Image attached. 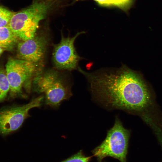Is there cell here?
<instances>
[{
    "label": "cell",
    "mask_w": 162,
    "mask_h": 162,
    "mask_svg": "<svg viewBox=\"0 0 162 162\" xmlns=\"http://www.w3.org/2000/svg\"><path fill=\"white\" fill-rule=\"evenodd\" d=\"M79 70L87 79L92 92L108 106L140 113L152 103L146 85L137 74L124 65L116 69L92 73Z\"/></svg>",
    "instance_id": "obj_1"
},
{
    "label": "cell",
    "mask_w": 162,
    "mask_h": 162,
    "mask_svg": "<svg viewBox=\"0 0 162 162\" xmlns=\"http://www.w3.org/2000/svg\"><path fill=\"white\" fill-rule=\"evenodd\" d=\"M63 0H33L27 7L16 12L9 26L20 40L33 37L40 22L63 5Z\"/></svg>",
    "instance_id": "obj_2"
},
{
    "label": "cell",
    "mask_w": 162,
    "mask_h": 162,
    "mask_svg": "<svg viewBox=\"0 0 162 162\" xmlns=\"http://www.w3.org/2000/svg\"><path fill=\"white\" fill-rule=\"evenodd\" d=\"M34 90L44 94L46 104L58 106L63 100L72 95L70 87L57 71L50 70L38 74L33 81Z\"/></svg>",
    "instance_id": "obj_3"
},
{
    "label": "cell",
    "mask_w": 162,
    "mask_h": 162,
    "mask_svg": "<svg viewBox=\"0 0 162 162\" xmlns=\"http://www.w3.org/2000/svg\"><path fill=\"white\" fill-rule=\"evenodd\" d=\"M129 136V130L116 118L113 126L108 131L105 140L93 150L94 155L99 161L106 157H111L121 162H126Z\"/></svg>",
    "instance_id": "obj_4"
},
{
    "label": "cell",
    "mask_w": 162,
    "mask_h": 162,
    "mask_svg": "<svg viewBox=\"0 0 162 162\" xmlns=\"http://www.w3.org/2000/svg\"><path fill=\"white\" fill-rule=\"evenodd\" d=\"M37 64L19 58H9L6 65L7 76L10 85V96L14 98L25 96L22 88L35 73Z\"/></svg>",
    "instance_id": "obj_5"
},
{
    "label": "cell",
    "mask_w": 162,
    "mask_h": 162,
    "mask_svg": "<svg viewBox=\"0 0 162 162\" xmlns=\"http://www.w3.org/2000/svg\"><path fill=\"white\" fill-rule=\"evenodd\" d=\"M44 97L40 96L22 106L4 109L0 111V133L6 135L18 129L29 116L31 109L39 107Z\"/></svg>",
    "instance_id": "obj_6"
},
{
    "label": "cell",
    "mask_w": 162,
    "mask_h": 162,
    "mask_svg": "<svg viewBox=\"0 0 162 162\" xmlns=\"http://www.w3.org/2000/svg\"><path fill=\"white\" fill-rule=\"evenodd\" d=\"M85 33L77 32L72 37H65L62 33L60 41L54 45L52 52L53 62L57 68L69 70L76 69L81 58L76 51L74 43L79 35Z\"/></svg>",
    "instance_id": "obj_7"
},
{
    "label": "cell",
    "mask_w": 162,
    "mask_h": 162,
    "mask_svg": "<svg viewBox=\"0 0 162 162\" xmlns=\"http://www.w3.org/2000/svg\"><path fill=\"white\" fill-rule=\"evenodd\" d=\"M48 42L46 36L37 34L32 38L20 40L17 45V58L37 64L44 58Z\"/></svg>",
    "instance_id": "obj_8"
},
{
    "label": "cell",
    "mask_w": 162,
    "mask_h": 162,
    "mask_svg": "<svg viewBox=\"0 0 162 162\" xmlns=\"http://www.w3.org/2000/svg\"><path fill=\"white\" fill-rule=\"evenodd\" d=\"M19 40L9 26L0 27V47L4 50H13Z\"/></svg>",
    "instance_id": "obj_9"
},
{
    "label": "cell",
    "mask_w": 162,
    "mask_h": 162,
    "mask_svg": "<svg viewBox=\"0 0 162 162\" xmlns=\"http://www.w3.org/2000/svg\"><path fill=\"white\" fill-rule=\"evenodd\" d=\"M81 0H74V2ZM100 5L104 6H114L126 10L130 6L133 0H93Z\"/></svg>",
    "instance_id": "obj_10"
},
{
    "label": "cell",
    "mask_w": 162,
    "mask_h": 162,
    "mask_svg": "<svg viewBox=\"0 0 162 162\" xmlns=\"http://www.w3.org/2000/svg\"><path fill=\"white\" fill-rule=\"evenodd\" d=\"M10 89L9 84L5 70L0 68V102L5 98Z\"/></svg>",
    "instance_id": "obj_11"
},
{
    "label": "cell",
    "mask_w": 162,
    "mask_h": 162,
    "mask_svg": "<svg viewBox=\"0 0 162 162\" xmlns=\"http://www.w3.org/2000/svg\"><path fill=\"white\" fill-rule=\"evenodd\" d=\"M16 12L0 6V27L9 26L12 17Z\"/></svg>",
    "instance_id": "obj_12"
},
{
    "label": "cell",
    "mask_w": 162,
    "mask_h": 162,
    "mask_svg": "<svg viewBox=\"0 0 162 162\" xmlns=\"http://www.w3.org/2000/svg\"><path fill=\"white\" fill-rule=\"evenodd\" d=\"M90 157H86L81 151L61 162H89Z\"/></svg>",
    "instance_id": "obj_13"
},
{
    "label": "cell",
    "mask_w": 162,
    "mask_h": 162,
    "mask_svg": "<svg viewBox=\"0 0 162 162\" xmlns=\"http://www.w3.org/2000/svg\"><path fill=\"white\" fill-rule=\"evenodd\" d=\"M4 50L0 47V56L4 51Z\"/></svg>",
    "instance_id": "obj_14"
}]
</instances>
